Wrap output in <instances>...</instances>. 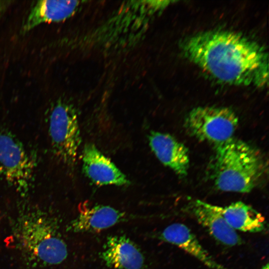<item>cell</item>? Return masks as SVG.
Here are the masks:
<instances>
[{
    "label": "cell",
    "instance_id": "cell-12",
    "mask_svg": "<svg viewBox=\"0 0 269 269\" xmlns=\"http://www.w3.org/2000/svg\"><path fill=\"white\" fill-rule=\"evenodd\" d=\"M158 238L177 246L211 269H227L214 260L184 224L175 223L169 225L159 234Z\"/></svg>",
    "mask_w": 269,
    "mask_h": 269
},
{
    "label": "cell",
    "instance_id": "cell-11",
    "mask_svg": "<svg viewBox=\"0 0 269 269\" xmlns=\"http://www.w3.org/2000/svg\"><path fill=\"white\" fill-rule=\"evenodd\" d=\"M101 256L106 266L116 269H142L144 264L140 250L125 236L109 237Z\"/></svg>",
    "mask_w": 269,
    "mask_h": 269
},
{
    "label": "cell",
    "instance_id": "cell-10",
    "mask_svg": "<svg viewBox=\"0 0 269 269\" xmlns=\"http://www.w3.org/2000/svg\"><path fill=\"white\" fill-rule=\"evenodd\" d=\"M150 147L158 160L178 175L184 177L189 166L188 148L167 134L152 132L148 136Z\"/></svg>",
    "mask_w": 269,
    "mask_h": 269
},
{
    "label": "cell",
    "instance_id": "cell-14",
    "mask_svg": "<svg viewBox=\"0 0 269 269\" xmlns=\"http://www.w3.org/2000/svg\"><path fill=\"white\" fill-rule=\"evenodd\" d=\"M220 208L227 223L235 230L258 233L265 229V219L262 215L242 202L233 203Z\"/></svg>",
    "mask_w": 269,
    "mask_h": 269
},
{
    "label": "cell",
    "instance_id": "cell-1",
    "mask_svg": "<svg viewBox=\"0 0 269 269\" xmlns=\"http://www.w3.org/2000/svg\"><path fill=\"white\" fill-rule=\"evenodd\" d=\"M180 45L186 58L218 81L259 88L268 85V53L241 33L224 30L201 32L186 37Z\"/></svg>",
    "mask_w": 269,
    "mask_h": 269
},
{
    "label": "cell",
    "instance_id": "cell-2",
    "mask_svg": "<svg viewBox=\"0 0 269 269\" xmlns=\"http://www.w3.org/2000/svg\"><path fill=\"white\" fill-rule=\"evenodd\" d=\"M12 227L18 248L27 263L48 267L66 259V244L56 219L49 212L38 207H25L16 217Z\"/></svg>",
    "mask_w": 269,
    "mask_h": 269
},
{
    "label": "cell",
    "instance_id": "cell-15",
    "mask_svg": "<svg viewBox=\"0 0 269 269\" xmlns=\"http://www.w3.org/2000/svg\"><path fill=\"white\" fill-rule=\"evenodd\" d=\"M261 269H269V265H268V264H267Z\"/></svg>",
    "mask_w": 269,
    "mask_h": 269
},
{
    "label": "cell",
    "instance_id": "cell-5",
    "mask_svg": "<svg viewBox=\"0 0 269 269\" xmlns=\"http://www.w3.org/2000/svg\"><path fill=\"white\" fill-rule=\"evenodd\" d=\"M48 133L55 157L67 167L75 163L81 138L78 117L74 108L58 101L48 116Z\"/></svg>",
    "mask_w": 269,
    "mask_h": 269
},
{
    "label": "cell",
    "instance_id": "cell-7",
    "mask_svg": "<svg viewBox=\"0 0 269 269\" xmlns=\"http://www.w3.org/2000/svg\"><path fill=\"white\" fill-rule=\"evenodd\" d=\"M82 161L84 173L97 185L123 186L130 183L125 174L94 144L85 145Z\"/></svg>",
    "mask_w": 269,
    "mask_h": 269
},
{
    "label": "cell",
    "instance_id": "cell-6",
    "mask_svg": "<svg viewBox=\"0 0 269 269\" xmlns=\"http://www.w3.org/2000/svg\"><path fill=\"white\" fill-rule=\"evenodd\" d=\"M238 123V118L232 110L205 106L192 109L185 125L191 135L216 145L232 138Z\"/></svg>",
    "mask_w": 269,
    "mask_h": 269
},
{
    "label": "cell",
    "instance_id": "cell-4",
    "mask_svg": "<svg viewBox=\"0 0 269 269\" xmlns=\"http://www.w3.org/2000/svg\"><path fill=\"white\" fill-rule=\"evenodd\" d=\"M35 160L10 131L0 129V177L21 195L32 187Z\"/></svg>",
    "mask_w": 269,
    "mask_h": 269
},
{
    "label": "cell",
    "instance_id": "cell-13",
    "mask_svg": "<svg viewBox=\"0 0 269 269\" xmlns=\"http://www.w3.org/2000/svg\"><path fill=\"white\" fill-rule=\"evenodd\" d=\"M79 4L77 0L38 1L31 9L22 30L27 32L44 22L65 20L73 14Z\"/></svg>",
    "mask_w": 269,
    "mask_h": 269
},
{
    "label": "cell",
    "instance_id": "cell-8",
    "mask_svg": "<svg viewBox=\"0 0 269 269\" xmlns=\"http://www.w3.org/2000/svg\"><path fill=\"white\" fill-rule=\"evenodd\" d=\"M190 207L198 223L217 241L228 246L241 244L240 237L227 223L220 206L197 199L193 201Z\"/></svg>",
    "mask_w": 269,
    "mask_h": 269
},
{
    "label": "cell",
    "instance_id": "cell-3",
    "mask_svg": "<svg viewBox=\"0 0 269 269\" xmlns=\"http://www.w3.org/2000/svg\"><path fill=\"white\" fill-rule=\"evenodd\" d=\"M214 147L211 176L217 189L248 193L261 183L267 167L255 148L233 137Z\"/></svg>",
    "mask_w": 269,
    "mask_h": 269
},
{
    "label": "cell",
    "instance_id": "cell-9",
    "mask_svg": "<svg viewBox=\"0 0 269 269\" xmlns=\"http://www.w3.org/2000/svg\"><path fill=\"white\" fill-rule=\"evenodd\" d=\"M127 215L114 208L103 205H91L85 202L79 207L77 217L67 227L73 232H94L110 228L125 220Z\"/></svg>",
    "mask_w": 269,
    "mask_h": 269
}]
</instances>
